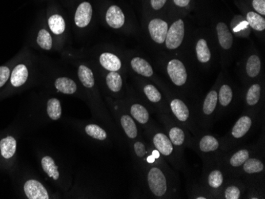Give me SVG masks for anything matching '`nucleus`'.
<instances>
[{
	"label": "nucleus",
	"mask_w": 265,
	"mask_h": 199,
	"mask_svg": "<svg viewBox=\"0 0 265 199\" xmlns=\"http://www.w3.org/2000/svg\"><path fill=\"white\" fill-rule=\"evenodd\" d=\"M146 183L149 193L153 198H177L179 181L176 173L166 161L151 164L144 168Z\"/></svg>",
	"instance_id": "nucleus-1"
},
{
	"label": "nucleus",
	"mask_w": 265,
	"mask_h": 199,
	"mask_svg": "<svg viewBox=\"0 0 265 199\" xmlns=\"http://www.w3.org/2000/svg\"><path fill=\"white\" fill-rule=\"evenodd\" d=\"M146 134L150 145L158 151L168 164L177 171H186L185 154L179 152L172 144L161 126L153 122L146 128Z\"/></svg>",
	"instance_id": "nucleus-2"
},
{
	"label": "nucleus",
	"mask_w": 265,
	"mask_h": 199,
	"mask_svg": "<svg viewBox=\"0 0 265 199\" xmlns=\"http://www.w3.org/2000/svg\"><path fill=\"white\" fill-rule=\"evenodd\" d=\"M165 96L167 99L169 115L178 123L185 126L190 131L192 136L200 134L195 115V103L189 102L184 99V96L175 95L171 91H165Z\"/></svg>",
	"instance_id": "nucleus-3"
},
{
	"label": "nucleus",
	"mask_w": 265,
	"mask_h": 199,
	"mask_svg": "<svg viewBox=\"0 0 265 199\" xmlns=\"http://www.w3.org/2000/svg\"><path fill=\"white\" fill-rule=\"evenodd\" d=\"M15 57L9 81L5 89L0 93V96L3 97L23 90L30 84L33 79L34 63L30 52L27 50H22Z\"/></svg>",
	"instance_id": "nucleus-4"
},
{
	"label": "nucleus",
	"mask_w": 265,
	"mask_h": 199,
	"mask_svg": "<svg viewBox=\"0 0 265 199\" xmlns=\"http://www.w3.org/2000/svg\"><path fill=\"white\" fill-rule=\"evenodd\" d=\"M260 120V117L250 111H243L230 130L221 138L222 141L223 152H228L241 144L254 131L256 125Z\"/></svg>",
	"instance_id": "nucleus-5"
},
{
	"label": "nucleus",
	"mask_w": 265,
	"mask_h": 199,
	"mask_svg": "<svg viewBox=\"0 0 265 199\" xmlns=\"http://www.w3.org/2000/svg\"><path fill=\"white\" fill-rule=\"evenodd\" d=\"M221 157V156H220ZM218 158L205 161L198 184L211 196L212 199L220 198L221 190L229 180Z\"/></svg>",
	"instance_id": "nucleus-6"
},
{
	"label": "nucleus",
	"mask_w": 265,
	"mask_h": 199,
	"mask_svg": "<svg viewBox=\"0 0 265 199\" xmlns=\"http://www.w3.org/2000/svg\"><path fill=\"white\" fill-rule=\"evenodd\" d=\"M260 143L251 144L222 152L220 157V161L228 179L236 178L241 166L252 156L260 152Z\"/></svg>",
	"instance_id": "nucleus-7"
},
{
	"label": "nucleus",
	"mask_w": 265,
	"mask_h": 199,
	"mask_svg": "<svg viewBox=\"0 0 265 199\" xmlns=\"http://www.w3.org/2000/svg\"><path fill=\"white\" fill-rule=\"evenodd\" d=\"M218 84L206 95L201 102L195 103L197 124L201 132H210L214 121L216 120L218 109Z\"/></svg>",
	"instance_id": "nucleus-8"
},
{
	"label": "nucleus",
	"mask_w": 265,
	"mask_h": 199,
	"mask_svg": "<svg viewBox=\"0 0 265 199\" xmlns=\"http://www.w3.org/2000/svg\"><path fill=\"white\" fill-rule=\"evenodd\" d=\"M189 148L199 156L202 162L218 158L224 152L221 138L210 132H202L192 137Z\"/></svg>",
	"instance_id": "nucleus-9"
},
{
	"label": "nucleus",
	"mask_w": 265,
	"mask_h": 199,
	"mask_svg": "<svg viewBox=\"0 0 265 199\" xmlns=\"http://www.w3.org/2000/svg\"><path fill=\"white\" fill-rule=\"evenodd\" d=\"M157 117L169 140L179 152L185 154V150L189 148L192 143V134L187 128L174 120L170 115L162 114Z\"/></svg>",
	"instance_id": "nucleus-10"
},
{
	"label": "nucleus",
	"mask_w": 265,
	"mask_h": 199,
	"mask_svg": "<svg viewBox=\"0 0 265 199\" xmlns=\"http://www.w3.org/2000/svg\"><path fill=\"white\" fill-rule=\"evenodd\" d=\"M46 26L53 37L62 38L66 34L67 23L63 11L56 3L50 2L46 11ZM56 39V41H57Z\"/></svg>",
	"instance_id": "nucleus-11"
},
{
	"label": "nucleus",
	"mask_w": 265,
	"mask_h": 199,
	"mask_svg": "<svg viewBox=\"0 0 265 199\" xmlns=\"http://www.w3.org/2000/svg\"><path fill=\"white\" fill-rule=\"evenodd\" d=\"M141 92L146 104L150 106L153 113H156V115L162 114L169 115L166 96L157 86L153 83H146L141 87Z\"/></svg>",
	"instance_id": "nucleus-12"
},
{
	"label": "nucleus",
	"mask_w": 265,
	"mask_h": 199,
	"mask_svg": "<svg viewBox=\"0 0 265 199\" xmlns=\"http://www.w3.org/2000/svg\"><path fill=\"white\" fill-rule=\"evenodd\" d=\"M243 111H250L258 116L263 115L264 112V95L260 83L250 84L243 97Z\"/></svg>",
	"instance_id": "nucleus-13"
},
{
	"label": "nucleus",
	"mask_w": 265,
	"mask_h": 199,
	"mask_svg": "<svg viewBox=\"0 0 265 199\" xmlns=\"http://www.w3.org/2000/svg\"><path fill=\"white\" fill-rule=\"evenodd\" d=\"M239 103L238 95L231 85L229 83H221L218 86L216 120L234 111Z\"/></svg>",
	"instance_id": "nucleus-14"
},
{
	"label": "nucleus",
	"mask_w": 265,
	"mask_h": 199,
	"mask_svg": "<svg viewBox=\"0 0 265 199\" xmlns=\"http://www.w3.org/2000/svg\"><path fill=\"white\" fill-rule=\"evenodd\" d=\"M166 73L174 86L177 89H185L188 84V76L186 66L178 58L171 59L166 64Z\"/></svg>",
	"instance_id": "nucleus-15"
},
{
	"label": "nucleus",
	"mask_w": 265,
	"mask_h": 199,
	"mask_svg": "<svg viewBox=\"0 0 265 199\" xmlns=\"http://www.w3.org/2000/svg\"><path fill=\"white\" fill-rule=\"evenodd\" d=\"M185 24L183 19L179 18L174 21L169 27L167 35L165 38V47L168 50L175 51L177 50L185 41Z\"/></svg>",
	"instance_id": "nucleus-16"
},
{
	"label": "nucleus",
	"mask_w": 265,
	"mask_h": 199,
	"mask_svg": "<svg viewBox=\"0 0 265 199\" xmlns=\"http://www.w3.org/2000/svg\"><path fill=\"white\" fill-rule=\"evenodd\" d=\"M17 147L18 141L13 134H7L0 137V165L7 168V165L14 161Z\"/></svg>",
	"instance_id": "nucleus-17"
},
{
	"label": "nucleus",
	"mask_w": 265,
	"mask_h": 199,
	"mask_svg": "<svg viewBox=\"0 0 265 199\" xmlns=\"http://www.w3.org/2000/svg\"><path fill=\"white\" fill-rule=\"evenodd\" d=\"M127 109L130 116L134 118V121L139 125H142L145 129H146L150 124L153 123V121L152 120L151 118V113H153V110L146 102L142 103L138 101H130L129 102Z\"/></svg>",
	"instance_id": "nucleus-18"
},
{
	"label": "nucleus",
	"mask_w": 265,
	"mask_h": 199,
	"mask_svg": "<svg viewBox=\"0 0 265 199\" xmlns=\"http://www.w3.org/2000/svg\"><path fill=\"white\" fill-rule=\"evenodd\" d=\"M93 18V7L91 3L83 0L78 3L73 11V23L76 28L84 30L89 27Z\"/></svg>",
	"instance_id": "nucleus-19"
},
{
	"label": "nucleus",
	"mask_w": 265,
	"mask_h": 199,
	"mask_svg": "<svg viewBox=\"0 0 265 199\" xmlns=\"http://www.w3.org/2000/svg\"><path fill=\"white\" fill-rule=\"evenodd\" d=\"M246 184L240 178L229 179L223 187L220 198L221 199H241L246 198Z\"/></svg>",
	"instance_id": "nucleus-20"
},
{
	"label": "nucleus",
	"mask_w": 265,
	"mask_h": 199,
	"mask_svg": "<svg viewBox=\"0 0 265 199\" xmlns=\"http://www.w3.org/2000/svg\"><path fill=\"white\" fill-rule=\"evenodd\" d=\"M169 27L167 21L161 18H153L150 20L148 23L147 29L152 41L159 46L165 44Z\"/></svg>",
	"instance_id": "nucleus-21"
},
{
	"label": "nucleus",
	"mask_w": 265,
	"mask_h": 199,
	"mask_svg": "<svg viewBox=\"0 0 265 199\" xmlns=\"http://www.w3.org/2000/svg\"><path fill=\"white\" fill-rule=\"evenodd\" d=\"M35 46L43 51H51L54 47V37L46 26V21L38 26L33 37Z\"/></svg>",
	"instance_id": "nucleus-22"
},
{
	"label": "nucleus",
	"mask_w": 265,
	"mask_h": 199,
	"mask_svg": "<svg viewBox=\"0 0 265 199\" xmlns=\"http://www.w3.org/2000/svg\"><path fill=\"white\" fill-rule=\"evenodd\" d=\"M23 193L28 199H49V194L42 183L34 179H30L23 185Z\"/></svg>",
	"instance_id": "nucleus-23"
},
{
	"label": "nucleus",
	"mask_w": 265,
	"mask_h": 199,
	"mask_svg": "<svg viewBox=\"0 0 265 199\" xmlns=\"http://www.w3.org/2000/svg\"><path fill=\"white\" fill-rule=\"evenodd\" d=\"M105 21L111 28L120 30L125 27L127 18L121 7L118 5H111L106 11Z\"/></svg>",
	"instance_id": "nucleus-24"
},
{
	"label": "nucleus",
	"mask_w": 265,
	"mask_h": 199,
	"mask_svg": "<svg viewBox=\"0 0 265 199\" xmlns=\"http://www.w3.org/2000/svg\"><path fill=\"white\" fill-rule=\"evenodd\" d=\"M118 118L121 129L123 132H125V135L129 140L134 141L139 138L140 132H139L137 122L130 116V114L124 111H120Z\"/></svg>",
	"instance_id": "nucleus-25"
},
{
	"label": "nucleus",
	"mask_w": 265,
	"mask_h": 199,
	"mask_svg": "<svg viewBox=\"0 0 265 199\" xmlns=\"http://www.w3.org/2000/svg\"><path fill=\"white\" fill-rule=\"evenodd\" d=\"M218 46L223 51L229 52L234 46V35L230 31L228 26L223 21H219L215 27Z\"/></svg>",
	"instance_id": "nucleus-26"
},
{
	"label": "nucleus",
	"mask_w": 265,
	"mask_h": 199,
	"mask_svg": "<svg viewBox=\"0 0 265 199\" xmlns=\"http://www.w3.org/2000/svg\"><path fill=\"white\" fill-rule=\"evenodd\" d=\"M99 65L107 72H119L123 69V61L118 55L112 52H103L98 56Z\"/></svg>",
	"instance_id": "nucleus-27"
},
{
	"label": "nucleus",
	"mask_w": 265,
	"mask_h": 199,
	"mask_svg": "<svg viewBox=\"0 0 265 199\" xmlns=\"http://www.w3.org/2000/svg\"><path fill=\"white\" fill-rule=\"evenodd\" d=\"M130 66L136 74L146 79H153L154 76V71L151 64L142 57H132L130 60Z\"/></svg>",
	"instance_id": "nucleus-28"
},
{
	"label": "nucleus",
	"mask_w": 265,
	"mask_h": 199,
	"mask_svg": "<svg viewBox=\"0 0 265 199\" xmlns=\"http://www.w3.org/2000/svg\"><path fill=\"white\" fill-rule=\"evenodd\" d=\"M232 34L237 37L248 38L252 33V29L248 24L246 18L242 15L234 16V18L230 21V27Z\"/></svg>",
	"instance_id": "nucleus-29"
},
{
	"label": "nucleus",
	"mask_w": 265,
	"mask_h": 199,
	"mask_svg": "<svg viewBox=\"0 0 265 199\" xmlns=\"http://www.w3.org/2000/svg\"><path fill=\"white\" fill-rule=\"evenodd\" d=\"M53 84L56 92L65 95H74L78 91L77 83L69 76H56Z\"/></svg>",
	"instance_id": "nucleus-30"
},
{
	"label": "nucleus",
	"mask_w": 265,
	"mask_h": 199,
	"mask_svg": "<svg viewBox=\"0 0 265 199\" xmlns=\"http://www.w3.org/2000/svg\"><path fill=\"white\" fill-rule=\"evenodd\" d=\"M77 76L79 83L87 90L94 89L96 86L94 72L85 63H79L77 67Z\"/></svg>",
	"instance_id": "nucleus-31"
},
{
	"label": "nucleus",
	"mask_w": 265,
	"mask_h": 199,
	"mask_svg": "<svg viewBox=\"0 0 265 199\" xmlns=\"http://www.w3.org/2000/svg\"><path fill=\"white\" fill-rule=\"evenodd\" d=\"M195 52L198 63L208 64L211 62L212 59V53L207 39L201 37L197 40L195 46Z\"/></svg>",
	"instance_id": "nucleus-32"
},
{
	"label": "nucleus",
	"mask_w": 265,
	"mask_h": 199,
	"mask_svg": "<svg viewBox=\"0 0 265 199\" xmlns=\"http://www.w3.org/2000/svg\"><path fill=\"white\" fill-rule=\"evenodd\" d=\"M105 84L111 93L118 95L123 92V76L119 72H108L105 76Z\"/></svg>",
	"instance_id": "nucleus-33"
},
{
	"label": "nucleus",
	"mask_w": 265,
	"mask_h": 199,
	"mask_svg": "<svg viewBox=\"0 0 265 199\" xmlns=\"http://www.w3.org/2000/svg\"><path fill=\"white\" fill-rule=\"evenodd\" d=\"M262 63L258 55L252 54L246 60L244 72L249 79H254L260 76Z\"/></svg>",
	"instance_id": "nucleus-34"
},
{
	"label": "nucleus",
	"mask_w": 265,
	"mask_h": 199,
	"mask_svg": "<svg viewBox=\"0 0 265 199\" xmlns=\"http://www.w3.org/2000/svg\"><path fill=\"white\" fill-rule=\"evenodd\" d=\"M85 134L89 138L98 141H105L108 139V134L100 125L97 124H88L85 127Z\"/></svg>",
	"instance_id": "nucleus-35"
},
{
	"label": "nucleus",
	"mask_w": 265,
	"mask_h": 199,
	"mask_svg": "<svg viewBox=\"0 0 265 199\" xmlns=\"http://www.w3.org/2000/svg\"><path fill=\"white\" fill-rule=\"evenodd\" d=\"M40 165L45 173L47 174L49 178L57 180L60 177V173L58 171V167L54 160L49 156H45L40 161Z\"/></svg>",
	"instance_id": "nucleus-36"
},
{
	"label": "nucleus",
	"mask_w": 265,
	"mask_h": 199,
	"mask_svg": "<svg viewBox=\"0 0 265 199\" xmlns=\"http://www.w3.org/2000/svg\"><path fill=\"white\" fill-rule=\"evenodd\" d=\"M246 19L252 30L259 33L264 31L265 19L263 16L253 11H250L246 14Z\"/></svg>",
	"instance_id": "nucleus-37"
},
{
	"label": "nucleus",
	"mask_w": 265,
	"mask_h": 199,
	"mask_svg": "<svg viewBox=\"0 0 265 199\" xmlns=\"http://www.w3.org/2000/svg\"><path fill=\"white\" fill-rule=\"evenodd\" d=\"M46 112L51 120H59L62 116V107L60 100L56 98L49 99L47 102Z\"/></svg>",
	"instance_id": "nucleus-38"
},
{
	"label": "nucleus",
	"mask_w": 265,
	"mask_h": 199,
	"mask_svg": "<svg viewBox=\"0 0 265 199\" xmlns=\"http://www.w3.org/2000/svg\"><path fill=\"white\" fill-rule=\"evenodd\" d=\"M15 59L16 57H14L12 60L0 66V93L5 89L7 83L9 81L11 70H12Z\"/></svg>",
	"instance_id": "nucleus-39"
},
{
	"label": "nucleus",
	"mask_w": 265,
	"mask_h": 199,
	"mask_svg": "<svg viewBox=\"0 0 265 199\" xmlns=\"http://www.w3.org/2000/svg\"><path fill=\"white\" fill-rule=\"evenodd\" d=\"M188 196L190 198L212 199L211 196L198 184V183L195 185H192V188L188 191Z\"/></svg>",
	"instance_id": "nucleus-40"
},
{
	"label": "nucleus",
	"mask_w": 265,
	"mask_h": 199,
	"mask_svg": "<svg viewBox=\"0 0 265 199\" xmlns=\"http://www.w3.org/2000/svg\"><path fill=\"white\" fill-rule=\"evenodd\" d=\"M253 7L260 15H265V0H253Z\"/></svg>",
	"instance_id": "nucleus-41"
},
{
	"label": "nucleus",
	"mask_w": 265,
	"mask_h": 199,
	"mask_svg": "<svg viewBox=\"0 0 265 199\" xmlns=\"http://www.w3.org/2000/svg\"><path fill=\"white\" fill-rule=\"evenodd\" d=\"M167 0H150V4L153 9L155 11H159L165 6Z\"/></svg>",
	"instance_id": "nucleus-42"
},
{
	"label": "nucleus",
	"mask_w": 265,
	"mask_h": 199,
	"mask_svg": "<svg viewBox=\"0 0 265 199\" xmlns=\"http://www.w3.org/2000/svg\"><path fill=\"white\" fill-rule=\"evenodd\" d=\"M176 6L179 7H185L190 4L191 0H173Z\"/></svg>",
	"instance_id": "nucleus-43"
},
{
	"label": "nucleus",
	"mask_w": 265,
	"mask_h": 199,
	"mask_svg": "<svg viewBox=\"0 0 265 199\" xmlns=\"http://www.w3.org/2000/svg\"><path fill=\"white\" fill-rule=\"evenodd\" d=\"M40 1H45V0H40Z\"/></svg>",
	"instance_id": "nucleus-44"
}]
</instances>
